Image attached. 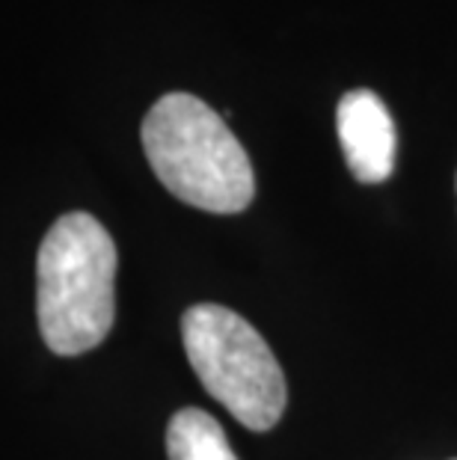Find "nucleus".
Returning a JSON list of instances; mask_svg holds the SVG:
<instances>
[{
    "mask_svg": "<svg viewBox=\"0 0 457 460\" xmlns=\"http://www.w3.org/2000/svg\"><path fill=\"white\" fill-rule=\"evenodd\" d=\"M116 243L92 214L72 211L48 229L36 259V312L60 357L99 348L116 318Z\"/></svg>",
    "mask_w": 457,
    "mask_h": 460,
    "instance_id": "1",
    "label": "nucleus"
},
{
    "mask_svg": "<svg viewBox=\"0 0 457 460\" xmlns=\"http://www.w3.org/2000/svg\"><path fill=\"white\" fill-rule=\"evenodd\" d=\"M143 152L172 197L211 214H238L256 197L244 146L211 107L190 93H170L143 119Z\"/></svg>",
    "mask_w": 457,
    "mask_h": 460,
    "instance_id": "2",
    "label": "nucleus"
},
{
    "mask_svg": "<svg viewBox=\"0 0 457 460\" xmlns=\"http://www.w3.org/2000/svg\"><path fill=\"white\" fill-rule=\"evenodd\" d=\"M190 368L241 425L270 430L286 413V375L261 332L220 303H199L181 318Z\"/></svg>",
    "mask_w": 457,
    "mask_h": 460,
    "instance_id": "3",
    "label": "nucleus"
},
{
    "mask_svg": "<svg viewBox=\"0 0 457 460\" xmlns=\"http://www.w3.org/2000/svg\"><path fill=\"white\" fill-rule=\"evenodd\" d=\"M336 131L356 181L381 184L392 175L395 125L381 95L372 90L345 93L336 107Z\"/></svg>",
    "mask_w": 457,
    "mask_h": 460,
    "instance_id": "4",
    "label": "nucleus"
},
{
    "mask_svg": "<svg viewBox=\"0 0 457 460\" xmlns=\"http://www.w3.org/2000/svg\"><path fill=\"white\" fill-rule=\"evenodd\" d=\"M167 455L170 460H238L217 419L197 407H184L170 419Z\"/></svg>",
    "mask_w": 457,
    "mask_h": 460,
    "instance_id": "5",
    "label": "nucleus"
}]
</instances>
